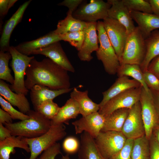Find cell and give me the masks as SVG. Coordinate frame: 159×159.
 <instances>
[{"label": "cell", "mask_w": 159, "mask_h": 159, "mask_svg": "<svg viewBox=\"0 0 159 159\" xmlns=\"http://www.w3.org/2000/svg\"><path fill=\"white\" fill-rule=\"evenodd\" d=\"M68 72L49 58L39 61L34 58L26 69L25 86L28 90L37 85L52 90L69 88L70 82Z\"/></svg>", "instance_id": "obj_1"}, {"label": "cell", "mask_w": 159, "mask_h": 159, "mask_svg": "<svg viewBox=\"0 0 159 159\" xmlns=\"http://www.w3.org/2000/svg\"><path fill=\"white\" fill-rule=\"evenodd\" d=\"M26 114L29 118L4 125L12 136L27 138L39 136L46 132L52 126L51 120L35 110H30Z\"/></svg>", "instance_id": "obj_2"}, {"label": "cell", "mask_w": 159, "mask_h": 159, "mask_svg": "<svg viewBox=\"0 0 159 159\" xmlns=\"http://www.w3.org/2000/svg\"><path fill=\"white\" fill-rule=\"evenodd\" d=\"M97 29L99 43L96 51L97 58L102 62L106 72L115 75L120 65L119 59L107 36L103 21H98Z\"/></svg>", "instance_id": "obj_3"}, {"label": "cell", "mask_w": 159, "mask_h": 159, "mask_svg": "<svg viewBox=\"0 0 159 159\" xmlns=\"http://www.w3.org/2000/svg\"><path fill=\"white\" fill-rule=\"evenodd\" d=\"M63 123L52 125L45 133L37 137L25 138L30 150V156L25 159H36L44 151L49 148L66 135Z\"/></svg>", "instance_id": "obj_4"}, {"label": "cell", "mask_w": 159, "mask_h": 159, "mask_svg": "<svg viewBox=\"0 0 159 159\" xmlns=\"http://www.w3.org/2000/svg\"><path fill=\"white\" fill-rule=\"evenodd\" d=\"M146 53L145 39L138 27L128 36L120 62V65L136 64L140 66Z\"/></svg>", "instance_id": "obj_5"}, {"label": "cell", "mask_w": 159, "mask_h": 159, "mask_svg": "<svg viewBox=\"0 0 159 159\" xmlns=\"http://www.w3.org/2000/svg\"><path fill=\"white\" fill-rule=\"evenodd\" d=\"M9 52L12 57L10 66L14 72V84L9 85V87L12 91L26 95L29 90L25 86L24 77L28 65L34 57L22 54L13 46L10 47Z\"/></svg>", "instance_id": "obj_6"}, {"label": "cell", "mask_w": 159, "mask_h": 159, "mask_svg": "<svg viewBox=\"0 0 159 159\" xmlns=\"http://www.w3.org/2000/svg\"><path fill=\"white\" fill-rule=\"evenodd\" d=\"M95 139L103 159H108L122 148L127 139L121 132L107 131L101 132Z\"/></svg>", "instance_id": "obj_7"}, {"label": "cell", "mask_w": 159, "mask_h": 159, "mask_svg": "<svg viewBox=\"0 0 159 159\" xmlns=\"http://www.w3.org/2000/svg\"><path fill=\"white\" fill-rule=\"evenodd\" d=\"M111 5L102 0H91L89 3L80 6L72 14L74 18L86 22H96L108 17Z\"/></svg>", "instance_id": "obj_8"}, {"label": "cell", "mask_w": 159, "mask_h": 159, "mask_svg": "<svg viewBox=\"0 0 159 159\" xmlns=\"http://www.w3.org/2000/svg\"><path fill=\"white\" fill-rule=\"evenodd\" d=\"M142 87L127 90L115 96L100 108L98 112L106 117L117 110L130 108L140 101Z\"/></svg>", "instance_id": "obj_9"}, {"label": "cell", "mask_w": 159, "mask_h": 159, "mask_svg": "<svg viewBox=\"0 0 159 159\" xmlns=\"http://www.w3.org/2000/svg\"><path fill=\"white\" fill-rule=\"evenodd\" d=\"M104 28L120 60L128 36L125 27L118 21L108 17L103 20Z\"/></svg>", "instance_id": "obj_10"}, {"label": "cell", "mask_w": 159, "mask_h": 159, "mask_svg": "<svg viewBox=\"0 0 159 159\" xmlns=\"http://www.w3.org/2000/svg\"><path fill=\"white\" fill-rule=\"evenodd\" d=\"M121 132L127 139L134 140L145 135L140 101L130 108Z\"/></svg>", "instance_id": "obj_11"}, {"label": "cell", "mask_w": 159, "mask_h": 159, "mask_svg": "<svg viewBox=\"0 0 159 159\" xmlns=\"http://www.w3.org/2000/svg\"><path fill=\"white\" fill-rule=\"evenodd\" d=\"M140 102L142 116L145 126V135L149 140L155 125L159 121L151 92L148 93L142 87Z\"/></svg>", "instance_id": "obj_12"}, {"label": "cell", "mask_w": 159, "mask_h": 159, "mask_svg": "<svg viewBox=\"0 0 159 159\" xmlns=\"http://www.w3.org/2000/svg\"><path fill=\"white\" fill-rule=\"evenodd\" d=\"M105 120V117L97 112L82 117L72 124L76 134L86 132L95 139L101 132Z\"/></svg>", "instance_id": "obj_13"}, {"label": "cell", "mask_w": 159, "mask_h": 159, "mask_svg": "<svg viewBox=\"0 0 159 159\" xmlns=\"http://www.w3.org/2000/svg\"><path fill=\"white\" fill-rule=\"evenodd\" d=\"M97 23V22H87L86 26L83 30L84 40L78 53V56L82 61H90L93 58L92 53L98 49Z\"/></svg>", "instance_id": "obj_14"}, {"label": "cell", "mask_w": 159, "mask_h": 159, "mask_svg": "<svg viewBox=\"0 0 159 159\" xmlns=\"http://www.w3.org/2000/svg\"><path fill=\"white\" fill-rule=\"evenodd\" d=\"M31 54L45 56L68 71L75 72V69L67 58L59 41L36 50L32 52Z\"/></svg>", "instance_id": "obj_15"}, {"label": "cell", "mask_w": 159, "mask_h": 159, "mask_svg": "<svg viewBox=\"0 0 159 159\" xmlns=\"http://www.w3.org/2000/svg\"><path fill=\"white\" fill-rule=\"evenodd\" d=\"M111 6L108 12V17L117 20L126 28L128 35L135 29L130 11L122 0H108Z\"/></svg>", "instance_id": "obj_16"}, {"label": "cell", "mask_w": 159, "mask_h": 159, "mask_svg": "<svg viewBox=\"0 0 159 159\" xmlns=\"http://www.w3.org/2000/svg\"><path fill=\"white\" fill-rule=\"evenodd\" d=\"M31 1H26L21 5L4 25L0 39V50L9 52L11 33L16 26L21 20L24 12Z\"/></svg>", "instance_id": "obj_17"}, {"label": "cell", "mask_w": 159, "mask_h": 159, "mask_svg": "<svg viewBox=\"0 0 159 159\" xmlns=\"http://www.w3.org/2000/svg\"><path fill=\"white\" fill-rule=\"evenodd\" d=\"M141 86L139 82L134 79H130L126 76L118 77L108 89L102 93L103 98L99 104L100 108L115 96L127 90Z\"/></svg>", "instance_id": "obj_18"}, {"label": "cell", "mask_w": 159, "mask_h": 159, "mask_svg": "<svg viewBox=\"0 0 159 159\" xmlns=\"http://www.w3.org/2000/svg\"><path fill=\"white\" fill-rule=\"evenodd\" d=\"M61 40L59 35L57 34L54 30L38 39L22 42L14 47L21 53L28 56L36 50Z\"/></svg>", "instance_id": "obj_19"}, {"label": "cell", "mask_w": 159, "mask_h": 159, "mask_svg": "<svg viewBox=\"0 0 159 159\" xmlns=\"http://www.w3.org/2000/svg\"><path fill=\"white\" fill-rule=\"evenodd\" d=\"M73 88L52 90L40 85H35L30 90V97L34 110L43 102L53 100L56 97L72 91Z\"/></svg>", "instance_id": "obj_20"}, {"label": "cell", "mask_w": 159, "mask_h": 159, "mask_svg": "<svg viewBox=\"0 0 159 159\" xmlns=\"http://www.w3.org/2000/svg\"><path fill=\"white\" fill-rule=\"evenodd\" d=\"M130 13L145 39L153 31L159 29V16L133 11H130Z\"/></svg>", "instance_id": "obj_21"}, {"label": "cell", "mask_w": 159, "mask_h": 159, "mask_svg": "<svg viewBox=\"0 0 159 159\" xmlns=\"http://www.w3.org/2000/svg\"><path fill=\"white\" fill-rule=\"evenodd\" d=\"M0 94L12 105L18 107L20 111L26 114L30 109V104L25 95L14 93L9 85L3 80H0Z\"/></svg>", "instance_id": "obj_22"}, {"label": "cell", "mask_w": 159, "mask_h": 159, "mask_svg": "<svg viewBox=\"0 0 159 159\" xmlns=\"http://www.w3.org/2000/svg\"><path fill=\"white\" fill-rule=\"evenodd\" d=\"M70 96L77 103L80 114L82 117L98 112L100 110L99 104L94 102L88 96L87 90L80 91L74 87L70 93Z\"/></svg>", "instance_id": "obj_23"}, {"label": "cell", "mask_w": 159, "mask_h": 159, "mask_svg": "<svg viewBox=\"0 0 159 159\" xmlns=\"http://www.w3.org/2000/svg\"><path fill=\"white\" fill-rule=\"evenodd\" d=\"M146 53L143 62L140 66L143 72L147 70L151 61L159 55V29L153 31L145 39Z\"/></svg>", "instance_id": "obj_24"}, {"label": "cell", "mask_w": 159, "mask_h": 159, "mask_svg": "<svg viewBox=\"0 0 159 159\" xmlns=\"http://www.w3.org/2000/svg\"><path fill=\"white\" fill-rule=\"evenodd\" d=\"M16 148L22 149L27 153L30 152L24 138L12 136L0 141V159H9L10 154L14 153Z\"/></svg>", "instance_id": "obj_25"}, {"label": "cell", "mask_w": 159, "mask_h": 159, "mask_svg": "<svg viewBox=\"0 0 159 159\" xmlns=\"http://www.w3.org/2000/svg\"><path fill=\"white\" fill-rule=\"evenodd\" d=\"M80 147L78 158L81 159H103L97 148L95 139L88 133L81 135Z\"/></svg>", "instance_id": "obj_26"}, {"label": "cell", "mask_w": 159, "mask_h": 159, "mask_svg": "<svg viewBox=\"0 0 159 159\" xmlns=\"http://www.w3.org/2000/svg\"><path fill=\"white\" fill-rule=\"evenodd\" d=\"M130 109L124 108L118 109L105 117L104 125L101 132L114 131L122 132Z\"/></svg>", "instance_id": "obj_27"}, {"label": "cell", "mask_w": 159, "mask_h": 159, "mask_svg": "<svg viewBox=\"0 0 159 159\" xmlns=\"http://www.w3.org/2000/svg\"><path fill=\"white\" fill-rule=\"evenodd\" d=\"M79 114L80 112L77 103L70 97L63 106L60 107L57 115L51 120L52 125L67 124L69 120L75 118Z\"/></svg>", "instance_id": "obj_28"}, {"label": "cell", "mask_w": 159, "mask_h": 159, "mask_svg": "<svg viewBox=\"0 0 159 159\" xmlns=\"http://www.w3.org/2000/svg\"><path fill=\"white\" fill-rule=\"evenodd\" d=\"M73 12L68 11L66 16L59 21L57 29L54 30L58 35L83 30L87 25V22L77 19L72 16Z\"/></svg>", "instance_id": "obj_29"}, {"label": "cell", "mask_w": 159, "mask_h": 159, "mask_svg": "<svg viewBox=\"0 0 159 159\" xmlns=\"http://www.w3.org/2000/svg\"><path fill=\"white\" fill-rule=\"evenodd\" d=\"M117 74L118 77L129 76L132 77L140 84L148 93H151L150 90L145 82L143 72L139 65L130 64L120 65Z\"/></svg>", "instance_id": "obj_30"}, {"label": "cell", "mask_w": 159, "mask_h": 159, "mask_svg": "<svg viewBox=\"0 0 159 159\" xmlns=\"http://www.w3.org/2000/svg\"><path fill=\"white\" fill-rule=\"evenodd\" d=\"M149 140L145 135L135 139L132 151V159H149Z\"/></svg>", "instance_id": "obj_31"}, {"label": "cell", "mask_w": 159, "mask_h": 159, "mask_svg": "<svg viewBox=\"0 0 159 159\" xmlns=\"http://www.w3.org/2000/svg\"><path fill=\"white\" fill-rule=\"evenodd\" d=\"M12 58L11 55L9 52L0 51V79L4 80L13 85L14 78L11 75V70L9 67V60Z\"/></svg>", "instance_id": "obj_32"}, {"label": "cell", "mask_w": 159, "mask_h": 159, "mask_svg": "<svg viewBox=\"0 0 159 159\" xmlns=\"http://www.w3.org/2000/svg\"><path fill=\"white\" fill-rule=\"evenodd\" d=\"M60 108L53 100H49L42 103L35 110L38 111L47 118L52 120L57 115Z\"/></svg>", "instance_id": "obj_33"}, {"label": "cell", "mask_w": 159, "mask_h": 159, "mask_svg": "<svg viewBox=\"0 0 159 159\" xmlns=\"http://www.w3.org/2000/svg\"><path fill=\"white\" fill-rule=\"evenodd\" d=\"M122 0L124 4L130 11L153 14L150 4L148 0Z\"/></svg>", "instance_id": "obj_34"}, {"label": "cell", "mask_w": 159, "mask_h": 159, "mask_svg": "<svg viewBox=\"0 0 159 159\" xmlns=\"http://www.w3.org/2000/svg\"><path fill=\"white\" fill-rule=\"evenodd\" d=\"M62 40L68 42L79 51L82 45L84 38L83 30L59 35Z\"/></svg>", "instance_id": "obj_35"}, {"label": "cell", "mask_w": 159, "mask_h": 159, "mask_svg": "<svg viewBox=\"0 0 159 159\" xmlns=\"http://www.w3.org/2000/svg\"><path fill=\"white\" fill-rule=\"evenodd\" d=\"M0 104L2 109L8 112L11 117L13 120H24L29 118L27 114H24L14 109L12 105L5 100L0 95Z\"/></svg>", "instance_id": "obj_36"}, {"label": "cell", "mask_w": 159, "mask_h": 159, "mask_svg": "<svg viewBox=\"0 0 159 159\" xmlns=\"http://www.w3.org/2000/svg\"><path fill=\"white\" fill-rule=\"evenodd\" d=\"M80 147V142L76 137L69 136L64 140L62 144L63 150L67 154H72L78 151Z\"/></svg>", "instance_id": "obj_37"}, {"label": "cell", "mask_w": 159, "mask_h": 159, "mask_svg": "<svg viewBox=\"0 0 159 159\" xmlns=\"http://www.w3.org/2000/svg\"><path fill=\"white\" fill-rule=\"evenodd\" d=\"M134 139H127L122 148L108 159H132L131 153Z\"/></svg>", "instance_id": "obj_38"}, {"label": "cell", "mask_w": 159, "mask_h": 159, "mask_svg": "<svg viewBox=\"0 0 159 159\" xmlns=\"http://www.w3.org/2000/svg\"><path fill=\"white\" fill-rule=\"evenodd\" d=\"M61 153L60 144L57 142L44 151L36 159H55L56 157Z\"/></svg>", "instance_id": "obj_39"}, {"label": "cell", "mask_w": 159, "mask_h": 159, "mask_svg": "<svg viewBox=\"0 0 159 159\" xmlns=\"http://www.w3.org/2000/svg\"><path fill=\"white\" fill-rule=\"evenodd\" d=\"M143 74L145 82L148 88L152 90L159 91V79L148 70Z\"/></svg>", "instance_id": "obj_40"}, {"label": "cell", "mask_w": 159, "mask_h": 159, "mask_svg": "<svg viewBox=\"0 0 159 159\" xmlns=\"http://www.w3.org/2000/svg\"><path fill=\"white\" fill-rule=\"evenodd\" d=\"M149 140V159H159V144L152 135Z\"/></svg>", "instance_id": "obj_41"}, {"label": "cell", "mask_w": 159, "mask_h": 159, "mask_svg": "<svg viewBox=\"0 0 159 159\" xmlns=\"http://www.w3.org/2000/svg\"><path fill=\"white\" fill-rule=\"evenodd\" d=\"M17 0H0V16L1 21L6 15L9 9L13 6Z\"/></svg>", "instance_id": "obj_42"}, {"label": "cell", "mask_w": 159, "mask_h": 159, "mask_svg": "<svg viewBox=\"0 0 159 159\" xmlns=\"http://www.w3.org/2000/svg\"><path fill=\"white\" fill-rule=\"evenodd\" d=\"M82 0H65L59 3V6H63L68 7V11L73 12L78 8L83 1Z\"/></svg>", "instance_id": "obj_43"}, {"label": "cell", "mask_w": 159, "mask_h": 159, "mask_svg": "<svg viewBox=\"0 0 159 159\" xmlns=\"http://www.w3.org/2000/svg\"><path fill=\"white\" fill-rule=\"evenodd\" d=\"M147 70L154 74L159 79V55L151 61Z\"/></svg>", "instance_id": "obj_44"}, {"label": "cell", "mask_w": 159, "mask_h": 159, "mask_svg": "<svg viewBox=\"0 0 159 159\" xmlns=\"http://www.w3.org/2000/svg\"><path fill=\"white\" fill-rule=\"evenodd\" d=\"M13 119L11 116L2 108H0V123L4 125L5 123H12Z\"/></svg>", "instance_id": "obj_45"}, {"label": "cell", "mask_w": 159, "mask_h": 159, "mask_svg": "<svg viewBox=\"0 0 159 159\" xmlns=\"http://www.w3.org/2000/svg\"><path fill=\"white\" fill-rule=\"evenodd\" d=\"M12 136L10 131L3 124L0 123V141L4 140Z\"/></svg>", "instance_id": "obj_46"}, {"label": "cell", "mask_w": 159, "mask_h": 159, "mask_svg": "<svg viewBox=\"0 0 159 159\" xmlns=\"http://www.w3.org/2000/svg\"><path fill=\"white\" fill-rule=\"evenodd\" d=\"M150 90L155 108L159 118V91Z\"/></svg>", "instance_id": "obj_47"}, {"label": "cell", "mask_w": 159, "mask_h": 159, "mask_svg": "<svg viewBox=\"0 0 159 159\" xmlns=\"http://www.w3.org/2000/svg\"><path fill=\"white\" fill-rule=\"evenodd\" d=\"M153 14L159 16V0H148Z\"/></svg>", "instance_id": "obj_48"}, {"label": "cell", "mask_w": 159, "mask_h": 159, "mask_svg": "<svg viewBox=\"0 0 159 159\" xmlns=\"http://www.w3.org/2000/svg\"><path fill=\"white\" fill-rule=\"evenodd\" d=\"M152 135L159 144V121L154 126Z\"/></svg>", "instance_id": "obj_49"}, {"label": "cell", "mask_w": 159, "mask_h": 159, "mask_svg": "<svg viewBox=\"0 0 159 159\" xmlns=\"http://www.w3.org/2000/svg\"><path fill=\"white\" fill-rule=\"evenodd\" d=\"M62 159H71L69 157V155L67 154L64 155H63L62 157Z\"/></svg>", "instance_id": "obj_50"}, {"label": "cell", "mask_w": 159, "mask_h": 159, "mask_svg": "<svg viewBox=\"0 0 159 159\" xmlns=\"http://www.w3.org/2000/svg\"><path fill=\"white\" fill-rule=\"evenodd\" d=\"M78 159H81L80 158H78Z\"/></svg>", "instance_id": "obj_51"}]
</instances>
